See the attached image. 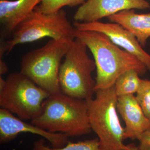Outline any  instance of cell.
Returning a JSON list of instances; mask_svg holds the SVG:
<instances>
[{"instance_id": "5b68a950", "label": "cell", "mask_w": 150, "mask_h": 150, "mask_svg": "<svg viewBox=\"0 0 150 150\" xmlns=\"http://www.w3.org/2000/svg\"><path fill=\"white\" fill-rule=\"evenodd\" d=\"M95 97L87 101L88 119L104 150H127L123 144L125 129L117 108L118 96L115 85L95 91Z\"/></svg>"}, {"instance_id": "2e32d148", "label": "cell", "mask_w": 150, "mask_h": 150, "mask_svg": "<svg viewBox=\"0 0 150 150\" xmlns=\"http://www.w3.org/2000/svg\"><path fill=\"white\" fill-rule=\"evenodd\" d=\"M86 0H41L35 10L45 13H53L62 10L64 6L82 5Z\"/></svg>"}, {"instance_id": "9a60e30c", "label": "cell", "mask_w": 150, "mask_h": 150, "mask_svg": "<svg viewBox=\"0 0 150 150\" xmlns=\"http://www.w3.org/2000/svg\"><path fill=\"white\" fill-rule=\"evenodd\" d=\"M45 139H40L35 141L32 150H104L98 138L78 142L69 141L64 147L60 148H51L45 145Z\"/></svg>"}, {"instance_id": "7a4b0ae2", "label": "cell", "mask_w": 150, "mask_h": 150, "mask_svg": "<svg viewBox=\"0 0 150 150\" xmlns=\"http://www.w3.org/2000/svg\"><path fill=\"white\" fill-rule=\"evenodd\" d=\"M88 110L87 100L61 92L50 95L45 100L41 112L31 123L52 133L78 137L92 131Z\"/></svg>"}, {"instance_id": "d6986e66", "label": "cell", "mask_w": 150, "mask_h": 150, "mask_svg": "<svg viewBox=\"0 0 150 150\" xmlns=\"http://www.w3.org/2000/svg\"><path fill=\"white\" fill-rule=\"evenodd\" d=\"M8 71V67L5 62L1 59L0 61V74L4 75Z\"/></svg>"}, {"instance_id": "8992f818", "label": "cell", "mask_w": 150, "mask_h": 150, "mask_svg": "<svg viewBox=\"0 0 150 150\" xmlns=\"http://www.w3.org/2000/svg\"><path fill=\"white\" fill-rule=\"evenodd\" d=\"M75 30L62 9L53 13H45L35 10L16 27L12 38L1 46V56L10 53L17 45L32 42L43 38L75 39Z\"/></svg>"}, {"instance_id": "52a82bcc", "label": "cell", "mask_w": 150, "mask_h": 150, "mask_svg": "<svg viewBox=\"0 0 150 150\" xmlns=\"http://www.w3.org/2000/svg\"><path fill=\"white\" fill-rule=\"evenodd\" d=\"M51 94L20 72L8 75L0 87V106L23 120H32L41 112Z\"/></svg>"}, {"instance_id": "ac0fdd59", "label": "cell", "mask_w": 150, "mask_h": 150, "mask_svg": "<svg viewBox=\"0 0 150 150\" xmlns=\"http://www.w3.org/2000/svg\"><path fill=\"white\" fill-rule=\"evenodd\" d=\"M138 140V146L134 144H129L127 145L128 150H150V130L145 132Z\"/></svg>"}, {"instance_id": "3957f363", "label": "cell", "mask_w": 150, "mask_h": 150, "mask_svg": "<svg viewBox=\"0 0 150 150\" xmlns=\"http://www.w3.org/2000/svg\"><path fill=\"white\" fill-rule=\"evenodd\" d=\"M74 39H51L22 58L20 72L51 95L62 92L59 71L62 60Z\"/></svg>"}, {"instance_id": "8fae6325", "label": "cell", "mask_w": 150, "mask_h": 150, "mask_svg": "<svg viewBox=\"0 0 150 150\" xmlns=\"http://www.w3.org/2000/svg\"><path fill=\"white\" fill-rule=\"evenodd\" d=\"M117 108L125 124L124 139H139L150 130V121L134 95L118 97Z\"/></svg>"}, {"instance_id": "7c38bea8", "label": "cell", "mask_w": 150, "mask_h": 150, "mask_svg": "<svg viewBox=\"0 0 150 150\" xmlns=\"http://www.w3.org/2000/svg\"><path fill=\"white\" fill-rule=\"evenodd\" d=\"M41 0H0V22L7 32H13Z\"/></svg>"}, {"instance_id": "30bf717a", "label": "cell", "mask_w": 150, "mask_h": 150, "mask_svg": "<svg viewBox=\"0 0 150 150\" xmlns=\"http://www.w3.org/2000/svg\"><path fill=\"white\" fill-rule=\"evenodd\" d=\"M150 4L146 0H86L74 16L75 22L98 21L126 10H146Z\"/></svg>"}, {"instance_id": "ba28073f", "label": "cell", "mask_w": 150, "mask_h": 150, "mask_svg": "<svg viewBox=\"0 0 150 150\" xmlns=\"http://www.w3.org/2000/svg\"><path fill=\"white\" fill-rule=\"evenodd\" d=\"M74 26L79 30L101 32L106 35L113 43L132 54L150 71V54L147 53L134 35L120 24L115 22H74Z\"/></svg>"}, {"instance_id": "e0dca14e", "label": "cell", "mask_w": 150, "mask_h": 150, "mask_svg": "<svg viewBox=\"0 0 150 150\" xmlns=\"http://www.w3.org/2000/svg\"><path fill=\"white\" fill-rule=\"evenodd\" d=\"M136 98L150 121V80H142Z\"/></svg>"}, {"instance_id": "9c48e42d", "label": "cell", "mask_w": 150, "mask_h": 150, "mask_svg": "<svg viewBox=\"0 0 150 150\" xmlns=\"http://www.w3.org/2000/svg\"><path fill=\"white\" fill-rule=\"evenodd\" d=\"M12 113L4 108L0 109V142L5 144L15 139L22 133H31L42 137L51 144L52 147H64L70 141L69 137L64 134L52 133L37 126L23 121Z\"/></svg>"}, {"instance_id": "4fadbf2b", "label": "cell", "mask_w": 150, "mask_h": 150, "mask_svg": "<svg viewBox=\"0 0 150 150\" xmlns=\"http://www.w3.org/2000/svg\"><path fill=\"white\" fill-rule=\"evenodd\" d=\"M111 22L120 24L131 32L142 47L150 38V12L138 13L134 10H126L107 17Z\"/></svg>"}, {"instance_id": "277c9868", "label": "cell", "mask_w": 150, "mask_h": 150, "mask_svg": "<svg viewBox=\"0 0 150 150\" xmlns=\"http://www.w3.org/2000/svg\"><path fill=\"white\" fill-rule=\"evenodd\" d=\"M87 49L85 43L75 38L61 64L59 78L62 92L88 101L95 93V80L92 75L96 67L94 59L88 54Z\"/></svg>"}, {"instance_id": "6da1fadb", "label": "cell", "mask_w": 150, "mask_h": 150, "mask_svg": "<svg viewBox=\"0 0 150 150\" xmlns=\"http://www.w3.org/2000/svg\"><path fill=\"white\" fill-rule=\"evenodd\" d=\"M75 38L85 43L96 64L95 91L113 86L118 77L129 70L145 74L147 67L137 57L120 47L101 32L76 29Z\"/></svg>"}, {"instance_id": "5bb4252c", "label": "cell", "mask_w": 150, "mask_h": 150, "mask_svg": "<svg viewBox=\"0 0 150 150\" xmlns=\"http://www.w3.org/2000/svg\"><path fill=\"white\" fill-rule=\"evenodd\" d=\"M139 76L136 70L132 69L127 70L120 75L114 85L117 96L136 93L142 80Z\"/></svg>"}]
</instances>
